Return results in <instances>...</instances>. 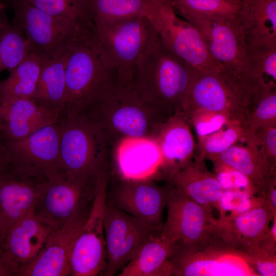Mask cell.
<instances>
[{
    "mask_svg": "<svg viewBox=\"0 0 276 276\" xmlns=\"http://www.w3.org/2000/svg\"><path fill=\"white\" fill-rule=\"evenodd\" d=\"M196 70L168 49L158 35L137 62L133 86L168 119L182 112Z\"/></svg>",
    "mask_w": 276,
    "mask_h": 276,
    "instance_id": "1",
    "label": "cell"
},
{
    "mask_svg": "<svg viewBox=\"0 0 276 276\" xmlns=\"http://www.w3.org/2000/svg\"><path fill=\"white\" fill-rule=\"evenodd\" d=\"M83 112L98 125L111 152L124 139L154 137L167 119L139 95L132 81L117 78Z\"/></svg>",
    "mask_w": 276,
    "mask_h": 276,
    "instance_id": "2",
    "label": "cell"
},
{
    "mask_svg": "<svg viewBox=\"0 0 276 276\" xmlns=\"http://www.w3.org/2000/svg\"><path fill=\"white\" fill-rule=\"evenodd\" d=\"M262 88L243 73L196 70L182 112L186 117L199 109L220 112L230 121L246 126Z\"/></svg>",
    "mask_w": 276,
    "mask_h": 276,
    "instance_id": "3",
    "label": "cell"
},
{
    "mask_svg": "<svg viewBox=\"0 0 276 276\" xmlns=\"http://www.w3.org/2000/svg\"><path fill=\"white\" fill-rule=\"evenodd\" d=\"M58 123L62 171L79 182L96 181L108 168L111 154L100 128L84 112L62 117Z\"/></svg>",
    "mask_w": 276,
    "mask_h": 276,
    "instance_id": "4",
    "label": "cell"
},
{
    "mask_svg": "<svg viewBox=\"0 0 276 276\" xmlns=\"http://www.w3.org/2000/svg\"><path fill=\"white\" fill-rule=\"evenodd\" d=\"M158 36L147 16L137 15L95 26L92 39L117 79L132 81L137 62Z\"/></svg>",
    "mask_w": 276,
    "mask_h": 276,
    "instance_id": "5",
    "label": "cell"
},
{
    "mask_svg": "<svg viewBox=\"0 0 276 276\" xmlns=\"http://www.w3.org/2000/svg\"><path fill=\"white\" fill-rule=\"evenodd\" d=\"M65 72L66 100L62 117L85 111L117 78L89 35L77 38L66 49Z\"/></svg>",
    "mask_w": 276,
    "mask_h": 276,
    "instance_id": "6",
    "label": "cell"
},
{
    "mask_svg": "<svg viewBox=\"0 0 276 276\" xmlns=\"http://www.w3.org/2000/svg\"><path fill=\"white\" fill-rule=\"evenodd\" d=\"M5 3L12 7V22L24 32L30 52L41 58L62 54L74 40L89 35L71 20L47 13L25 0Z\"/></svg>",
    "mask_w": 276,
    "mask_h": 276,
    "instance_id": "7",
    "label": "cell"
},
{
    "mask_svg": "<svg viewBox=\"0 0 276 276\" xmlns=\"http://www.w3.org/2000/svg\"><path fill=\"white\" fill-rule=\"evenodd\" d=\"M99 178L84 183L71 179L62 171L53 174L45 180L33 213L53 231L61 228L90 210Z\"/></svg>",
    "mask_w": 276,
    "mask_h": 276,
    "instance_id": "8",
    "label": "cell"
},
{
    "mask_svg": "<svg viewBox=\"0 0 276 276\" xmlns=\"http://www.w3.org/2000/svg\"><path fill=\"white\" fill-rule=\"evenodd\" d=\"M169 262L171 275H258L245 255L211 240L198 246L175 244Z\"/></svg>",
    "mask_w": 276,
    "mask_h": 276,
    "instance_id": "9",
    "label": "cell"
},
{
    "mask_svg": "<svg viewBox=\"0 0 276 276\" xmlns=\"http://www.w3.org/2000/svg\"><path fill=\"white\" fill-rule=\"evenodd\" d=\"M148 18L165 46L194 68H222L211 55L199 30L179 17L168 0H155Z\"/></svg>",
    "mask_w": 276,
    "mask_h": 276,
    "instance_id": "10",
    "label": "cell"
},
{
    "mask_svg": "<svg viewBox=\"0 0 276 276\" xmlns=\"http://www.w3.org/2000/svg\"><path fill=\"white\" fill-rule=\"evenodd\" d=\"M109 183L108 170L100 175L88 218L73 244L71 275H103L106 267L104 213Z\"/></svg>",
    "mask_w": 276,
    "mask_h": 276,
    "instance_id": "11",
    "label": "cell"
},
{
    "mask_svg": "<svg viewBox=\"0 0 276 276\" xmlns=\"http://www.w3.org/2000/svg\"><path fill=\"white\" fill-rule=\"evenodd\" d=\"M104 229L106 267L103 275L105 276H112L121 271L143 243L152 234L161 231L122 211L107 197Z\"/></svg>",
    "mask_w": 276,
    "mask_h": 276,
    "instance_id": "12",
    "label": "cell"
},
{
    "mask_svg": "<svg viewBox=\"0 0 276 276\" xmlns=\"http://www.w3.org/2000/svg\"><path fill=\"white\" fill-rule=\"evenodd\" d=\"M168 215L161 233L175 244L198 246L212 238L217 220L207 210L169 185Z\"/></svg>",
    "mask_w": 276,
    "mask_h": 276,
    "instance_id": "13",
    "label": "cell"
},
{
    "mask_svg": "<svg viewBox=\"0 0 276 276\" xmlns=\"http://www.w3.org/2000/svg\"><path fill=\"white\" fill-rule=\"evenodd\" d=\"M12 166L31 175L48 178L62 171L58 121L29 136L2 142Z\"/></svg>",
    "mask_w": 276,
    "mask_h": 276,
    "instance_id": "14",
    "label": "cell"
},
{
    "mask_svg": "<svg viewBox=\"0 0 276 276\" xmlns=\"http://www.w3.org/2000/svg\"><path fill=\"white\" fill-rule=\"evenodd\" d=\"M183 19L199 30L211 55L223 69L243 73L246 44L238 16L217 19L190 15Z\"/></svg>",
    "mask_w": 276,
    "mask_h": 276,
    "instance_id": "15",
    "label": "cell"
},
{
    "mask_svg": "<svg viewBox=\"0 0 276 276\" xmlns=\"http://www.w3.org/2000/svg\"><path fill=\"white\" fill-rule=\"evenodd\" d=\"M275 218L265 202L239 214L220 217L211 239L247 257L258 249Z\"/></svg>",
    "mask_w": 276,
    "mask_h": 276,
    "instance_id": "16",
    "label": "cell"
},
{
    "mask_svg": "<svg viewBox=\"0 0 276 276\" xmlns=\"http://www.w3.org/2000/svg\"><path fill=\"white\" fill-rule=\"evenodd\" d=\"M119 179L111 198H107L122 211L161 230L168 186H159L152 178Z\"/></svg>",
    "mask_w": 276,
    "mask_h": 276,
    "instance_id": "17",
    "label": "cell"
},
{
    "mask_svg": "<svg viewBox=\"0 0 276 276\" xmlns=\"http://www.w3.org/2000/svg\"><path fill=\"white\" fill-rule=\"evenodd\" d=\"M47 179L10 165L0 170V221L6 237L13 225L33 211Z\"/></svg>",
    "mask_w": 276,
    "mask_h": 276,
    "instance_id": "18",
    "label": "cell"
},
{
    "mask_svg": "<svg viewBox=\"0 0 276 276\" xmlns=\"http://www.w3.org/2000/svg\"><path fill=\"white\" fill-rule=\"evenodd\" d=\"M89 212L53 231L38 256L20 268L17 276L71 275L72 249Z\"/></svg>",
    "mask_w": 276,
    "mask_h": 276,
    "instance_id": "19",
    "label": "cell"
},
{
    "mask_svg": "<svg viewBox=\"0 0 276 276\" xmlns=\"http://www.w3.org/2000/svg\"><path fill=\"white\" fill-rule=\"evenodd\" d=\"M191 127L184 114L177 112L160 125L154 137L161 152L159 170L166 178L194 157L196 143Z\"/></svg>",
    "mask_w": 276,
    "mask_h": 276,
    "instance_id": "20",
    "label": "cell"
},
{
    "mask_svg": "<svg viewBox=\"0 0 276 276\" xmlns=\"http://www.w3.org/2000/svg\"><path fill=\"white\" fill-rule=\"evenodd\" d=\"M120 177L152 178L159 170L162 155L153 137H132L121 141L112 150Z\"/></svg>",
    "mask_w": 276,
    "mask_h": 276,
    "instance_id": "21",
    "label": "cell"
},
{
    "mask_svg": "<svg viewBox=\"0 0 276 276\" xmlns=\"http://www.w3.org/2000/svg\"><path fill=\"white\" fill-rule=\"evenodd\" d=\"M166 178L169 185L207 210L218 208L223 189L204 160L194 158Z\"/></svg>",
    "mask_w": 276,
    "mask_h": 276,
    "instance_id": "22",
    "label": "cell"
},
{
    "mask_svg": "<svg viewBox=\"0 0 276 276\" xmlns=\"http://www.w3.org/2000/svg\"><path fill=\"white\" fill-rule=\"evenodd\" d=\"M53 231L32 211L10 228L4 250L19 270L38 256Z\"/></svg>",
    "mask_w": 276,
    "mask_h": 276,
    "instance_id": "23",
    "label": "cell"
},
{
    "mask_svg": "<svg viewBox=\"0 0 276 276\" xmlns=\"http://www.w3.org/2000/svg\"><path fill=\"white\" fill-rule=\"evenodd\" d=\"M0 105L4 141L24 139L43 126L57 122L60 118L39 106L31 98L13 99Z\"/></svg>",
    "mask_w": 276,
    "mask_h": 276,
    "instance_id": "24",
    "label": "cell"
},
{
    "mask_svg": "<svg viewBox=\"0 0 276 276\" xmlns=\"http://www.w3.org/2000/svg\"><path fill=\"white\" fill-rule=\"evenodd\" d=\"M238 15L246 49L276 47V0H241Z\"/></svg>",
    "mask_w": 276,
    "mask_h": 276,
    "instance_id": "25",
    "label": "cell"
},
{
    "mask_svg": "<svg viewBox=\"0 0 276 276\" xmlns=\"http://www.w3.org/2000/svg\"><path fill=\"white\" fill-rule=\"evenodd\" d=\"M212 161L224 164L242 174L261 198L270 179L275 174V167L270 164L257 146L236 144Z\"/></svg>",
    "mask_w": 276,
    "mask_h": 276,
    "instance_id": "26",
    "label": "cell"
},
{
    "mask_svg": "<svg viewBox=\"0 0 276 276\" xmlns=\"http://www.w3.org/2000/svg\"><path fill=\"white\" fill-rule=\"evenodd\" d=\"M174 245L161 231L155 232L143 243L118 275H171L169 259Z\"/></svg>",
    "mask_w": 276,
    "mask_h": 276,
    "instance_id": "27",
    "label": "cell"
},
{
    "mask_svg": "<svg viewBox=\"0 0 276 276\" xmlns=\"http://www.w3.org/2000/svg\"><path fill=\"white\" fill-rule=\"evenodd\" d=\"M42 59L40 75L32 99L39 106L61 118L66 100L65 52Z\"/></svg>",
    "mask_w": 276,
    "mask_h": 276,
    "instance_id": "28",
    "label": "cell"
},
{
    "mask_svg": "<svg viewBox=\"0 0 276 276\" xmlns=\"http://www.w3.org/2000/svg\"><path fill=\"white\" fill-rule=\"evenodd\" d=\"M42 59L30 52L7 78L0 80V104L19 98L32 99L39 81Z\"/></svg>",
    "mask_w": 276,
    "mask_h": 276,
    "instance_id": "29",
    "label": "cell"
},
{
    "mask_svg": "<svg viewBox=\"0 0 276 276\" xmlns=\"http://www.w3.org/2000/svg\"><path fill=\"white\" fill-rule=\"evenodd\" d=\"M154 0H89L95 26L129 17L151 14Z\"/></svg>",
    "mask_w": 276,
    "mask_h": 276,
    "instance_id": "30",
    "label": "cell"
},
{
    "mask_svg": "<svg viewBox=\"0 0 276 276\" xmlns=\"http://www.w3.org/2000/svg\"><path fill=\"white\" fill-rule=\"evenodd\" d=\"M29 53L30 46L24 32L8 21L4 10L0 27V73L15 68Z\"/></svg>",
    "mask_w": 276,
    "mask_h": 276,
    "instance_id": "31",
    "label": "cell"
},
{
    "mask_svg": "<svg viewBox=\"0 0 276 276\" xmlns=\"http://www.w3.org/2000/svg\"><path fill=\"white\" fill-rule=\"evenodd\" d=\"M247 126L229 121L221 128L204 136L198 137L195 158L212 160L219 154L239 141L245 142L248 134Z\"/></svg>",
    "mask_w": 276,
    "mask_h": 276,
    "instance_id": "32",
    "label": "cell"
},
{
    "mask_svg": "<svg viewBox=\"0 0 276 276\" xmlns=\"http://www.w3.org/2000/svg\"><path fill=\"white\" fill-rule=\"evenodd\" d=\"M25 1L47 13L71 20L87 34L94 31L89 0Z\"/></svg>",
    "mask_w": 276,
    "mask_h": 276,
    "instance_id": "33",
    "label": "cell"
},
{
    "mask_svg": "<svg viewBox=\"0 0 276 276\" xmlns=\"http://www.w3.org/2000/svg\"><path fill=\"white\" fill-rule=\"evenodd\" d=\"M182 18L196 15L224 19L235 17L240 10L241 0H168Z\"/></svg>",
    "mask_w": 276,
    "mask_h": 276,
    "instance_id": "34",
    "label": "cell"
},
{
    "mask_svg": "<svg viewBox=\"0 0 276 276\" xmlns=\"http://www.w3.org/2000/svg\"><path fill=\"white\" fill-rule=\"evenodd\" d=\"M242 73L260 86L275 84L276 47L246 49Z\"/></svg>",
    "mask_w": 276,
    "mask_h": 276,
    "instance_id": "35",
    "label": "cell"
},
{
    "mask_svg": "<svg viewBox=\"0 0 276 276\" xmlns=\"http://www.w3.org/2000/svg\"><path fill=\"white\" fill-rule=\"evenodd\" d=\"M269 126H276V84L259 91L246 122V126L252 129Z\"/></svg>",
    "mask_w": 276,
    "mask_h": 276,
    "instance_id": "36",
    "label": "cell"
},
{
    "mask_svg": "<svg viewBox=\"0 0 276 276\" xmlns=\"http://www.w3.org/2000/svg\"><path fill=\"white\" fill-rule=\"evenodd\" d=\"M264 202L265 200L263 198L256 197L247 191L223 190L217 209L220 211V216L227 212L230 213L226 216H233L247 211Z\"/></svg>",
    "mask_w": 276,
    "mask_h": 276,
    "instance_id": "37",
    "label": "cell"
},
{
    "mask_svg": "<svg viewBox=\"0 0 276 276\" xmlns=\"http://www.w3.org/2000/svg\"><path fill=\"white\" fill-rule=\"evenodd\" d=\"M186 117L194 128L198 137L219 130L231 121L222 113L204 109L196 110Z\"/></svg>",
    "mask_w": 276,
    "mask_h": 276,
    "instance_id": "38",
    "label": "cell"
},
{
    "mask_svg": "<svg viewBox=\"0 0 276 276\" xmlns=\"http://www.w3.org/2000/svg\"><path fill=\"white\" fill-rule=\"evenodd\" d=\"M215 174L223 190H239L257 194L249 181L235 169L218 162L213 161Z\"/></svg>",
    "mask_w": 276,
    "mask_h": 276,
    "instance_id": "39",
    "label": "cell"
},
{
    "mask_svg": "<svg viewBox=\"0 0 276 276\" xmlns=\"http://www.w3.org/2000/svg\"><path fill=\"white\" fill-rule=\"evenodd\" d=\"M258 146L273 166L276 165V126L261 127L254 129Z\"/></svg>",
    "mask_w": 276,
    "mask_h": 276,
    "instance_id": "40",
    "label": "cell"
},
{
    "mask_svg": "<svg viewBox=\"0 0 276 276\" xmlns=\"http://www.w3.org/2000/svg\"><path fill=\"white\" fill-rule=\"evenodd\" d=\"M19 268L4 251L0 250V276H17Z\"/></svg>",
    "mask_w": 276,
    "mask_h": 276,
    "instance_id": "41",
    "label": "cell"
},
{
    "mask_svg": "<svg viewBox=\"0 0 276 276\" xmlns=\"http://www.w3.org/2000/svg\"><path fill=\"white\" fill-rule=\"evenodd\" d=\"M262 198L276 215V175L273 174L269 180Z\"/></svg>",
    "mask_w": 276,
    "mask_h": 276,
    "instance_id": "42",
    "label": "cell"
},
{
    "mask_svg": "<svg viewBox=\"0 0 276 276\" xmlns=\"http://www.w3.org/2000/svg\"><path fill=\"white\" fill-rule=\"evenodd\" d=\"M7 152L3 143L0 142V170L9 165Z\"/></svg>",
    "mask_w": 276,
    "mask_h": 276,
    "instance_id": "43",
    "label": "cell"
},
{
    "mask_svg": "<svg viewBox=\"0 0 276 276\" xmlns=\"http://www.w3.org/2000/svg\"><path fill=\"white\" fill-rule=\"evenodd\" d=\"M6 239V234L0 221V250L4 251V246Z\"/></svg>",
    "mask_w": 276,
    "mask_h": 276,
    "instance_id": "44",
    "label": "cell"
},
{
    "mask_svg": "<svg viewBox=\"0 0 276 276\" xmlns=\"http://www.w3.org/2000/svg\"><path fill=\"white\" fill-rule=\"evenodd\" d=\"M8 6L5 2L0 1V27L1 25V17L3 11Z\"/></svg>",
    "mask_w": 276,
    "mask_h": 276,
    "instance_id": "45",
    "label": "cell"
},
{
    "mask_svg": "<svg viewBox=\"0 0 276 276\" xmlns=\"http://www.w3.org/2000/svg\"><path fill=\"white\" fill-rule=\"evenodd\" d=\"M1 108V105H0ZM4 134H3V123L0 119V142L4 141Z\"/></svg>",
    "mask_w": 276,
    "mask_h": 276,
    "instance_id": "46",
    "label": "cell"
}]
</instances>
